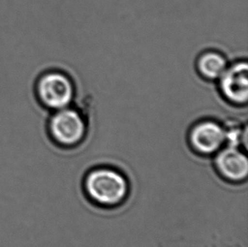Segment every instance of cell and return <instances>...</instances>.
Masks as SVG:
<instances>
[{
  "label": "cell",
  "instance_id": "5b68a950",
  "mask_svg": "<svg viewBox=\"0 0 248 247\" xmlns=\"http://www.w3.org/2000/svg\"><path fill=\"white\" fill-rule=\"evenodd\" d=\"M38 93L44 104L52 108H67L74 97V87L64 74L50 73L44 76L38 85Z\"/></svg>",
  "mask_w": 248,
  "mask_h": 247
},
{
  "label": "cell",
  "instance_id": "52a82bcc",
  "mask_svg": "<svg viewBox=\"0 0 248 247\" xmlns=\"http://www.w3.org/2000/svg\"><path fill=\"white\" fill-rule=\"evenodd\" d=\"M197 66L199 73L208 80H218L229 66L223 54L216 51H207L198 58Z\"/></svg>",
  "mask_w": 248,
  "mask_h": 247
},
{
  "label": "cell",
  "instance_id": "3957f363",
  "mask_svg": "<svg viewBox=\"0 0 248 247\" xmlns=\"http://www.w3.org/2000/svg\"><path fill=\"white\" fill-rule=\"evenodd\" d=\"M51 132L58 142L64 146H76L83 140L87 124L78 111L62 108L51 121Z\"/></svg>",
  "mask_w": 248,
  "mask_h": 247
},
{
  "label": "cell",
  "instance_id": "277c9868",
  "mask_svg": "<svg viewBox=\"0 0 248 247\" xmlns=\"http://www.w3.org/2000/svg\"><path fill=\"white\" fill-rule=\"evenodd\" d=\"M214 165L217 174L229 183L240 184L248 179V157L238 147L225 146L215 154Z\"/></svg>",
  "mask_w": 248,
  "mask_h": 247
},
{
  "label": "cell",
  "instance_id": "6da1fadb",
  "mask_svg": "<svg viewBox=\"0 0 248 247\" xmlns=\"http://www.w3.org/2000/svg\"><path fill=\"white\" fill-rule=\"evenodd\" d=\"M83 189L92 203L103 208H114L127 200L131 186L121 171L110 166H98L87 172Z\"/></svg>",
  "mask_w": 248,
  "mask_h": 247
},
{
  "label": "cell",
  "instance_id": "8992f818",
  "mask_svg": "<svg viewBox=\"0 0 248 247\" xmlns=\"http://www.w3.org/2000/svg\"><path fill=\"white\" fill-rule=\"evenodd\" d=\"M219 80V88L225 99L233 104H247L248 99V65L238 61L227 67Z\"/></svg>",
  "mask_w": 248,
  "mask_h": 247
},
{
  "label": "cell",
  "instance_id": "7a4b0ae2",
  "mask_svg": "<svg viewBox=\"0 0 248 247\" xmlns=\"http://www.w3.org/2000/svg\"><path fill=\"white\" fill-rule=\"evenodd\" d=\"M188 142L191 149L198 155L203 157L215 156L226 146V129L217 121H200L190 130Z\"/></svg>",
  "mask_w": 248,
  "mask_h": 247
}]
</instances>
